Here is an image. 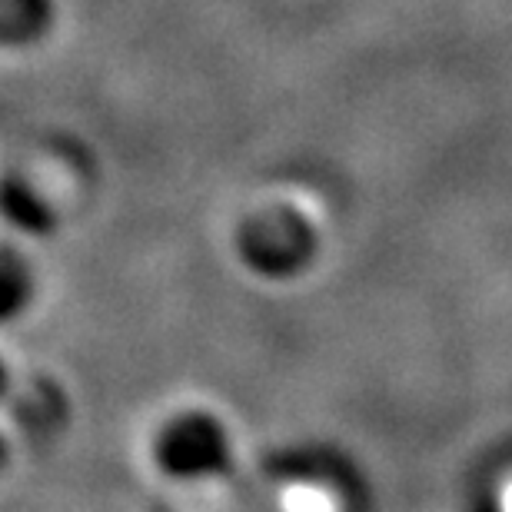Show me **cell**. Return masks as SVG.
I'll list each match as a JSON object with an SVG mask.
<instances>
[{"label":"cell","mask_w":512,"mask_h":512,"mask_svg":"<svg viewBox=\"0 0 512 512\" xmlns=\"http://www.w3.org/2000/svg\"><path fill=\"white\" fill-rule=\"evenodd\" d=\"M230 433L210 413H183L160 429L153 459L173 479L217 476L230 466Z\"/></svg>","instance_id":"cell-1"},{"label":"cell","mask_w":512,"mask_h":512,"mask_svg":"<svg viewBox=\"0 0 512 512\" xmlns=\"http://www.w3.org/2000/svg\"><path fill=\"white\" fill-rule=\"evenodd\" d=\"M240 256L256 273L286 276L296 273L316 250V237L300 213L266 210L240 227Z\"/></svg>","instance_id":"cell-2"},{"label":"cell","mask_w":512,"mask_h":512,"mask_svg":"<svg viewBox=\"0 0 512 512\" xmlns=\"http://www.w3.org/2000/svg\"><path fill=\"white\" fill-rule=\"evenodd\" d=\"M0 220L27 237H47L57 227V210L27 177L7 173L0 177Z\"/></svg>","instance_id":"cell-3"},{"label":"cell","mask_w":512,"mask_h":512,"mask_svg":"<svg viewBox=\"0 0 512 512\" xmlns=\"http://www.w3.org/2000/svg\"><path fill=\"white\" fill-rule=\"evenodd\" d=\"M50 0H0V47H27L47 34Z\"/></svg>","instance_id":"cell-4"},{"label":"cell","mask_w":512,"mask_h":512,"mask_svg":"<svg viewBox=\"0 0 512 512\" xmlns=\"http://www.w3.org/2000/svg\"><path fill=\"white\" fill-rule=\"evenodd\" d=\"M34 270L17 250L0 247V326L14 323L17 316H24L34 303Z\"/></svg>","instance_id":"cell-5"},{"label":"cell","mask_w":512,"mask_h":512,"mask_svg":"<svg viewBox=\"0 0 512 512\" xmlns=\"http://www.w3.org/2000/svg\"><path fill=\"white\" fill-rule=\"evenodd\" d=\"M60 409H64V399H60L57 389L40 383L17 403V419H20V426H24L27 433H30V429H54Z\"/></svg>","instance_id":"cell-6"},{"label":"cell","mask_w":512,"mask_h":512,"mask_svg":"<svg viewBox=\"0 0 512 512\" xmlns=\"http://www.w3.org/2000/svg\"><path fill=\"white\" fill-rule=\"evenodd\" d=\"M7 389H10V370L4 366V360H0V399L7 396Z\"/></svg>","instance_id":"cell-7"},{"label":"cell","mask_w":512,"mask_h":512,"mask_svg":"<svg viewBox=\"0 0 512 512\" xmlns=\"http://www.w3.org/2000/svg\"><path fill=\"white\" fill-rule=\"evenodd\" d=\"M4 463H7V439L0 436V469H4Z\"/></svg>","instance_id":"cell-8"}]
</instances>
